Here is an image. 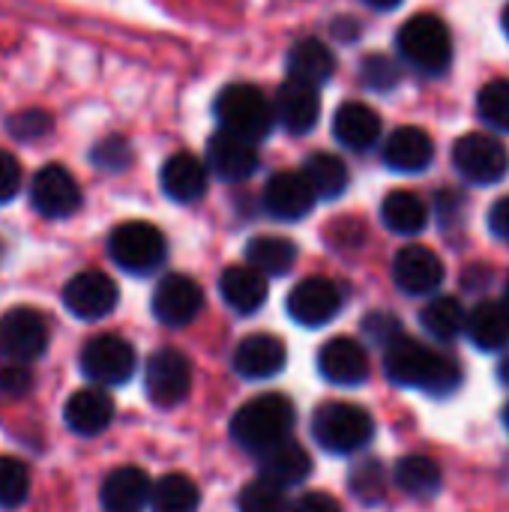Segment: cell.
<instances>
[{
    "label": "cell",
    "mask_w": 509,
    "mask_h": 512,
    "mask_svg": "<svg viewBox=\"0 0 509 512\" xmlns=\"http://www.w3.org/2000/svg\"><path fill=\"white\" fill-rule=\"evenodd\" d=\"M384 372L393 384L414 387V390H423L438 399L456 393L462 384V369L453 357H447L405 333L384 351Z\"/></svg>",
    "instance_id": "obj_1"
},
{
    "label": "cell",
    "mask_w": 509,
    "mask_h": 512,
    "mask_svg": "<svg viewBox=\"0 0 509 512\" xmlns=\"http://www.w3.org/2000/svg\"><path fill=\"white\" fill-rule=\"evenodd\" d=\"M294 420H297V411L291 405L288 396L282 393H264L252 402H246L234 420H231V438L261 456L264 450L282 444L285 438H291V429H294Z\"/></svg>",
    "instance_id": "obj_2"
},
{
    "label": "cell",
    "mask_w": 509,
    "mask_h": 512,
    "mask_svg": "<svg viewBox=\"0 0 509 512\" xmlns=\"http://www.w3.org/2000/svg\"><path fill=\"white\" fill-rule=\"evenodd\" d=\"M216 117L222 129L249 138V141H264L273 132L276 123V108L273 102L255 87V84H228L216 96Z\"/></svg>",
    "instance_id": "obj_3"
},
{
    "label": "cell",
    "mask_w": 509,
    "mask_h": 512,
    "mask_svg": "<svg viewBox=\"0 0 509 512\" xmlns=\"http://www.w3.org/2000/svg\"><path fill=\"white\" fill-rule=\"evenodd\" d=\"M396 45H399L402 57L426 75L444 72L453 60V36H450L447 24L429 12L411 15L399 30Z\"/></svg>",
    "instance_id": "obj_4"
},
{
    "label": "cell",
    "mask_w": 509,
    "mask_h": 512,
    "mask_svg": "<svg viewBox=\"0 0 509 512\" xmlns=\"http://www.w3.org/2000/svg\"><path fill=\"white\" fill-rule=\"evenodd\" d=\"M312 435L321 444V450H327L333 456H348V453L363 450L372 441L375 423H372L369 411H363L357 405L327 402L312 417Z\"/></svg>",
    "instance_id": "obj_5"
},
{
    "label": "cell",
    "mask_w": 509,
    "mask_h": 512,
    "mask_svg": "<svg viewBox=\"0 0 509 512\" xmlns=\"http://www.w3.org/2000/svg\"><path fill=\"white\" fill-rule=\"evenodd\" d=\"M165 252V237L150 222H123L108 237L111 261L132 276L153 273L165 261Z\"/></svg>",
    "instance_id": "obj_6"
},
{
    "label": "cell",
    "mask_w": 509,
    "mask_h": 512,
    "mask_svg": "<svg viewBox=\"0 0 509 512\" xmlns=\"http://www.w3.org/2000/svg\"><path fill=\"white\" fill-rule=\"evenodd\" d=\"M453 165L456 171L477 183V186H492L498 180H504L509 171V150L507 144H501L492 135L483 132H471L462 135L453 147Z\"/></svg>",
    "instance_id": "obj_7"
},
{
    "label": "cell",
    "mask_w": 509,
    "mask_h": 512,
    "mask_svg": "<svg viewBox=\"0 0 509 512\" xmlns=\"http://www.w3.org/2000/svg\"><path fill=\"white\" fill-rule=\"evenodd\" d=\"M189 387H192V363L186 360V354H180L177 348H159L150 354L144 372V390L156 408L180 405L189 396Z\"/></svg>",
    "instance_id": "obj_8"
},
{
    "label": "cell",
    "mask_w": 509,
    "mask_h": 512,
    "mask_svg": "<svg viewBox=\"0 0 509 512\" xmlns=\"http://www.w3.org/2000/svg\"><path fill=\"white\" fill-rule=\"evenodd\" d=\"M48 348V324L30 306H15L0 315V357L12 363L39 360Z\"/></svg>",
    "instance_id": "obj_9"
},
{
    "label": "cell",
    "mask_w": 509,
    "mask_h": 512,
    "mask_svg": "<svg viewBox=\"0 0 509 512\" xmlns=\"http://www.w3.org/2000/svg\"><path fill=\"white\" fill-rule=\"evenodd\" d=\"M81 372L99 387L126 384L135 372V348L120 336H96L81 348Z\"/></svg>",
    "instance_id": "obj_10"
},
{
    "label": "cell",
    "mask_w": 509,
    "mask_h": 512,
    "mask_svg": "<svg viewBox=\"0 0 509 512\" xmlns=\"http://www.w3.org/2000/svg\"><path fill=\"white\" fill-rule=\"evenodd\" d=\"M30 204L45 219H66L81 207V186L66 165H45L30 183Z\"/></svg>",
    "instance_id": "obj_11"
},
{
    "label": "cell",
    "mask_w": 509,
    "mask_h": 512,
    "mask_svg": "<svg viewBox=\"0 0 509 512\" xmlns=\"http://www.w3.org/2000/svg\"><path fill=\"white\" fill-rule=\"evenodd\" d=\"M117 282L99 270H84L72 276L63 288V306L81 321H99L117 309Z\"/></svg>",
    "instance_id": "obj_12"
},
{
    "label": "cell",
    "mask_w": 509,
    "mask_h": 512,
    "mask_svg": "<svg viewBox=\"0 0 509 512\" xmlns=\"http://www.w3.org/2000/svg\"><path fill=\"white\" fill-rule=\"evenodd\" d=\"M285 309H288L291 321H297L300 327H324L342 309L339 285L324 276H309L291 288Z\"/></svg>",
    "instance_id": "obj_13"
},
{
    "label": "cell",
    "mask_w": 509,
    "mask_h": 512,
    "mask_svg": "<svg viewBox=\"0 0 509 512\" xmlns=\"http://www.w3.org/2000/svg\"><path fill=\"white\" fill-rule=\"evenodd\" d=\"M150 306H153V315L159 324L186 327L198 318V312L204 306V294L195 279H189L183 273H171L156 285Z\"/></svg>",
    "instance_id": "obj_14"
},
{
    "label": "cell",
    "mask_w": 509,
    "mask_h": 512,
    "mask_svg": "<svg viewBox=\"0 0 509 512\" xmlns=\"http://www.w3.org/2000/svg\"><path fill=\"white\" fill-rule=\"evenodd\" d=\"M258 147L249 138H240L228 129H219L207 141V168L225 180V183H240L249 180L258 171Z\"/></svg>",
    "instance_id": "obj_15"
},
{
    "label": "cell",
    "mask_w": 509,
    "mask_h": 512,
    "mask_svg": "<svg viewBox=\"0 0 509 512\" xmlns=\"http://www.w3.org/2000/svg\"><path fill=\"white\" fill-rule=\"evenodd\" d=\"M393 279L396 285L411 294V297H426V294H435L444 282V264L441 258L426 249V246H405L396 261H393Z\"/></svg>",
    "instance_id": "obj_16"
},
{
    "label": "cell",
    "mask_w": 509,
    "mask_h": 512,
    "mask_svg": "<svg viewBox=\"0 0 509 512\" xmlns=\"http://www.w3.org/2000/svg\"><path fill=\"white\" fill-rule=\"evenodd\" d=\"M318 372L336 387H360L369 378V354L357 339H330L318 351Z\"/></svg>",
    "instance_id": "obj_17"
},
{
    "label": "cell",
    "mask_w": 509,
    "mask_h": 512,
    "mask_svg": "<svg viewBox=\"0 0 509 512\" xmlns=\"http://www.w3.org/2000/svg\"><path fill=\"white\" fill-rule=\"evenodd\" d=\"M288 363L285 342L270 333H252L246 336L234 351V372L249 381L276 378Z\"/></svg>",
    "instance_id": "obj_18"
},
{
    "label": "cell",
    "mask_w": 509,
    "mask_h": 512,
    "mask_svg": "<svg viewBox=\"0 0 509 512\" xmlns=\"http://www.w3.org/2000/svg\"><path fill=\"white\" fill-rule=\"evenodd\" d=\"M315 192L309 186V180L294 171H279L267 180L264 186V210L276 219H285V222H297L303 219L312 204H315Z\"/></svg>",
    "instance_id": "obj_19"
},
{
    "label": "cell",
    "mask_w": 509,
    "mask_h": 512,
    "mask_svg": "<svg viewBox=\"0 0 509 512\" xmlns=\"http://www.w3.org/2000/svg\"><path fill=\"white\" fill-rule=\"evenodd\" d=\"M276 120L291 132V135H306L318 126L321 117V96L318 87L303 84V81H285L276 90Z\"/></svg>",
    "instance_id": "obj_20"
},
{
    "label": "cell",
    "mask_w": 509,
    "mask_h": 512,
    "mask_svg": "<svg viewBox=\"0 0 509 512\" xmlns=\"http://www.w3.org/2000/svg\"><path fill=\"white\" fill-rule=\"evenodd\" d=\"M63 420L75 435H84V438L102 435L114 420V399L102 387L75 390L63 408Z\"/></svg>",
    "instance_id": "obj_21"
},
{
    "label": "cell",
    "mask_w": 509,
    "mask_h": 512,
    "mask_svg": "<svg viewBox=\"0 0 509 512\" xmlns=\"http://www.w3.org/2000/svg\"><path fill=\"white\" fill-rule=\"evenodd\" d=\"M267 276L252 264H234L219 276V294L237 315H255L267 303Z\"/></svg>",
    "instance_id": "obj_22"
},
{
    "label": "cell",
    "mask_w": 509,
    "mask_h": 512,
    "mask_svg": "<svg viewBox=\"0 0 509 512\" xmlns=\"http://www.w3.org/2000/svg\"><path fill=\"white\" fill-rule=\"evenodd\" d=\"M150 492L153 483L147 480V474L135 465H126L102 480L99 501L105 512H138L144 504H150Z\"/></svg>",
    "instance_id": "obj_23"
},
{
    "label": "cell",
    "mask_w": 509,
    "mask_h": 512,
    "mask_svg": "<svg viewBox=\"0 0 509 512\" xmlns=\"http://www.w3.org/2000/svg\"><path fill=\"white\" fill-rule=\"evenodd\" d=\"M435 159V144L429 138V132L417 129V126H399L387 144H384V162L387 168L399 171V174H417L426 171Z\"/></svg>",
    "instance_id": "obj_24"
},
{
    "label": "cell",
    "mask_w": 509,
    "mask_h": 512,
    "mask_svg": "<svg viewBox=\"0 0 509 512\" xmlns=\"http://www.w3.org/2000/svg\"><path fill=\"white\" fill-rule=\"evenodd\" d=\"M159 183L171 201L192 204L207 192V168L192 153H174L171 159H165L159 171Z\"/></svg>",
    "instance_id": "obj_25"
},
{
    "label": "cell",
    "mask_w": 509,
    "mask_h": 512,
    "mask_svg": "<svg viewBox=\"0 0 509 512\" xmlns=\"http://www.w3.org/2000/svg\"><path fill=\"white\" fill-rule=\"evenodd\" d=\"M258 459H261V477L282 486V489L297 486L312 474V459H309L306 447H300L291 438H285L282 444L264 450Z\"/></svg>",
    "instance_id": "obj_26"
},
{
    "label": "cell",
    "mask_w": 509,
    "mask_h": 512,
    "mask_svg": "<svg viewBox=\"0 0 509 512\" xmlns=\"http://www.w3.org/2000/svg\"><path fill=\"white\" fill-rule=\"evenodd\" d=\"M333 135L351 150H369L381 138V117L363 102H345L333 117Z\"/></svg>",
    "instance_id": "obj_27"
},
{
    "label": "cell",
    "mask_w": 509,
    "mask_h": 512,
    "mask_svg": "<svg viewBox=\"0 0 509 512\" xmlns=\"http://www.w3.org/2000/svg\"><path fill=\"white\" fill-rule=\"evenodd\" d=\"M333 72H336V57L315 36L294 42V48L288 51V75H291V81H303V84L318 87V84L330 81Z\"/></svg>",
    "instance_id": "obj_28"
},
{
    "label": "cell",
    "mask_w": 509,
    "mask_h": 512,
    "mask_svg": "<svg viewBox=\"0 0 509 512\" xmlns=\"http://www.w3.org/2000/svg\"><path fill=\"white\" fill-rule=\"evenodd\" d=\"M471 342L480 351H501L509 345V306L501 300H483L468 315Z\"/></svg>",
    "instance_id": "obj_29"
},
{
    "label": "cell",
    "mask_w": 509,
    "mask_h": 512,
    "mask_svg": "<svg viewBox=\"0 0 509 512\" xmlns=\"http://www.w3.org/2000/svg\"><path fill=\"white\" fill-rule=\"evenodd\" d=\"M381 219L384 225L393 231V234H402V237H414L420 234L426 225H429V207L426 201L411 192V189H396L384 198L381 204Z\"/></svg>",
    "instance_id": "obj_30"
},
{
    "label": "cell",
    "mask_w": 509,
    "mask_h": 512,
    "mask_svg": "<svg viewBox=\"0 0 509 512\" xmlns=\"http://www.w3.org/2000/svg\"><path fill=\"white\" fill-rule=\"evenodd\" d=\"M246 261L264 276H285L297 261V246L288 237L258 234L246 246Z\"/></svg>",
    "instance_id": "obj_31"
},
{
    "label": "cell",
    "mask_w": 509,
    "mask_h": 512,
    "mask_svg": "<svg viewBox=\"0 0 509 512\" xmlns=\"http://www.w3.org/2000/svg\"><path fill=\"white\" fill-rule=\"evenodd\" d=\"M303 177L309 180L315 198L333 201L348 189V168L333 153H315L303 162Z\"/></svg>",
    "instance_id": "obj_32"
},
{
    "label": "cell",
    "mask_w": 509,
    "mask_h": 512,
    "mask_svg": "<svg viewBox=\"0 0 509 512\" xmlns=\"http://www.w3.org/2000/svg\"><path fill=\"white\" fill-rule=\"evenodd\" d=\"M420 324L429 336H435L441 342H453L459 333L468 330V312L456 297H435L420 312Z\"/></svg>",
    "instance_id": "obj_33"
},
{
    "label": "cell",
    "mask_w": 509,
    "mask_h": 512,
    "mask_svg": "<svg viewBox=\"0 0 509 512\" xmlns=\"http://www.w3.org/2000/svg\"><path fill=\"white\" fill-rule=\"evenodd\" d=\"M201 492L186 474H165L159 483H153L150 492V510L153 512H198Z\"/></svg>",
    "instance_id": "obj_34"
},
{
    "label": "cell",
    "mask_w": 509,
    "mask_h": 512,
    "mask_svg": "<svg viewBox=\"0 0 509 512\" xmlns=\"http://www.w3.org/2000/svg\"><path fill=\"white\" fill-rule=\"evenodd\" d=\"M441 468L429 456H405L396 462V486L414 498H432L441 489Z\"/></svg>",
    "instance_id": "obj_35"
},
{
    "label": "cell",
    "mask_w": 509,
    "mask_h": 512,
    "mask_svg": "<svg viewBox=\"0 0 509 512\" xmlns=\"http://www.w3.org/2000/svg\"><path fill=\"white\" fill-rule=\"evenodd\" d=\"M237 510L240 512H291V504L285 498V489L258 477L249 486H243L240 498H237Z\"/></svg>",
    "instance_id": "obj_36"
},
{
    "label": "cell",
    "mask_w": 509,
    "mask_h": 512,
    "mask_svg": "<svg viewBox=\"0 0 509 512\" xmlns=\"http://www.w3.org/2000/svg\"><path fill=\"white\" fill-rule=\"evenodd\" d=\"M30 492V471L24 462L12 456H0V507L15 510L27 501Z\"/></svg>",
    "instance_id": "obj_37"
},
{
    "label": "cell",
    "mask_w": 509,
    "mask_h": 512,
    "mask_svg": "<svg viewBox=\"0 0 509 512\" xmlns=\"http://www.w3.org/2000/svg\"><path fill=\"white\" fill-rule=\"evenodd\" d=\"M477 111H480V117H483L489 126H495V129H501V132H509L507 78H495V81H489V84L480 90V96H477Z\"/></svg>",
    "instance_id": "obj_38"
},
{
    "label": "cell",
    "mask_w": 509,
    "mask_h": 512,
    "mask_svg": "<svg viewBox=\"0 0 509 512\" xmlns=\"http://www.w3.org/2000/svg\"><path fill=\"white\" fill-rule=\"evenodd\" d=\"M351 489H354V495H357V498H363L366 504H378V501L384 498V492H387V474H384V465H381V462H375V459H369V462L357 465V468H354V474H351Z\"/></svg>",
    "instance_id": "obj_39"
},
{
    "label": "cell",
    "mask_w": 509,
    "mask_h": 512,
    "mask_svg": "<svg viewBox=\"0 0 509 512\" xmlns=\"http://www.w3.org/2000/svg\"><path fill=\"white\" fill-rule=\"evenodd\" d=\"M6 129L18 141H36V138H42V135L51 132V114L42 111V108H24V111H18V114L9 117Z\"/></svg>",
    "instance_id": "obj_40"
},
{
    "label": "cell",
    "mask_w": 509,
    "mask_h": 512,
    "mask_svg": "<svg viewBox=\"0 0 509 512\" xmlns=\"http://www.w3.org/2000/svg\"><path fill=\"white\" fill-rule=\"evenodd\" d=\"M90 159H93V165L102 168V171H126L129 162H132V147H129L126 138L111 135V138H102V141L93 147Z\"/></svg>",
    "instance_id": "obj_41"
},
{
    "label": "cell",
    "mask_w": 509,
    "mask_h": 512,
    "mask_svg": "<svg viewBox=\"0 0 509 512\" xmlns=\"http://www.w3.org/2000/svg\"><path fill=\"white\" fill-rule=\"evenodd\" d=\"M360 78H363V84L372 87V90H390V87L399 84L402 72H399V66H396L390 57H384V54H369V57L360 63Z\"/></svg>",
    "instance_id": "obj_42"
},
{
    "label": "cell",
    "mask_w": 509,
    "mask_h": 512,
    "mask_svg": "<svg viewBox=\"0 0 509 512\" xmlns=\"http://www.w3.org/2000/svg\"><path fill=\"white\" fill-rule=\"evenodd\" d=\"M363 333H366V339H369L372 345H378V348L387 351V348L402 336V324H399L396 315L372 312V315H366V321H363Z\"/></svg>",
    "instance_id": "obj_43"
},
{
    "label": "cell",
    "mask_w": 509,
    "mask_h": 512,
    "mask_svg": "<svg viewBox=\"0 0 509 512\" xmlns=\"http://www.w3.org/2000/svg\"><path fill=\"white\" fill-rule=\"evenodd\" d=\"M33 390V375L24 369V363H3L0 366V396L21 399Z\"/></svg>",
    "instance_id": "obj_44"
},
{
    "label": "cell",
    "mask_w": 509,
    "mask_h": 512,
    "mask_svg": "<svg viewBox=\"0 0 509 512\" xmlns=\"http://www.w3.org/2000/svg\"><path fill=\"white\" fill-rule=\"evenodd\" d=\"M21 192V165L9 150H0V204Z\"/></svg>",
    "instance_id": "obj_45"
},
{
    "label": "cell",
    "mask_w": 509,
    "mask_h": 512,
    "mask_svg": "<svg viewBox=\"0 0 509 512\" xmlns=\"http://www.w3.org/2000/svg\"><path fill=\"white\" fill-rule=\"evenodd\" d=\"M291 512H342L339 507V501L333 498V495H327V492H309V495H303Z\"/></svg>",
    "instance_id": "obj_46"
},
{
    "label": "cell",
    "mask_w": 509,
    "mask_h": 512,
    "mask_svg": "<svg viewBox=\"0 0 509 512\" xmlns=\"http://www.w3.org/2000/svg\"><path fill=\"white\" fill-rule=\"evenodd\" d=\"M489 228L498 240L509 243V198H501L495 201L492 213H489Z\"/></svg>",
    "instance_id": "obj_47"
},
{
    "label": "cell",
    "mask_w": 509,
    "mask_h": 512,
    "mask_svg": "<svg viewBox=\"0 0 509 512\" xmlns=\"http://www.w3.org/2000/svg\"><path fill=\"white\" fill-rule=\"evenodd\" d=\"M369 6H375V9H396L402 0H366Z\"/></svg>",
    "instance_id": "obj_48"
},
{
    "label": "cell",
    "mask_w": 509,
    "mask_h": 512,
    "mask_svg": "<svg viewBox=\"0 0 509 512\" xmlns=\"http://www.w3.org/2000/svg\"><path fill=\"white\" fill-rule=\"evenodd\" d=\"M498 378H501V381L509 387V354L501 360V366H498Z\"/></svg>",
    "instance_id": "obj_49"
},
{
    "label": "cell",
    "mask_w": 509,
    "mask_h": 512,
    "mask_svg": "<svg viewBox=\"0 0 509 512\" xmlns=\"http://www.w3.org/2000/svg\"><path fill=\"white\" fill-rule=\"evenodd\" d=\"M501 21H504V33H507V39H509V3H507V9H504V15H501Z\"/></svg>",
    "instance_id": "obj_50"
},
{
    "label": "cell",
    "mask_w": 509,
    "mask_h": 512,
    "mask_svg": "<svg viewBox=\"0 0 509 512\" xmlns=\"http://www.w3.org/2000/svg\"><path fill=\"white\" fill-rule=\"evenodd\" d=\"M504 423H507V429H509V405H507V411H504Z\"/></svg>",
    "instance_id": "obj_51"
},
{
    "label": "cell",
    "mask_w": 509,
    "mask_h": 512,
    "mask_svg": "<svg viewBox=\"0 0 509 512\" xmlns=\"http://www.w3.org/2000/svg\"><path fill=\"white\" fill-rule=\"evenodd\" d=\"M504 303H507V306H509V282H507V300H504Z\"/></svg>",
    "instance_id": "obj_52"
},
{
    "label": "cell",
    "mask_w": 509,
    "mask_h": 512,
    "mask_svg": "<svg viewBox=\"0 0 509 512\" xmlns=\"http://www.w3.org/2000/svg\"><path fill=\"white\" fill-rule=\"evenodd\" d=\"M0 258H3V240H0Z\"/></svg>",
    "instance_id": "obj_53"
}]
</instances>
